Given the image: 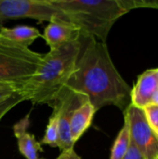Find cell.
I'll return each instance as SVG.
<instances>
[{"label": "cell", "instance_id": "obj_23", "mask_svg": "<svg viewBox=\"0 0 158 159\" xmlns=\"http://www.w3.org/2000/svg\"><path fill=\"white\" fill-rule=\"evenodd\" d=\"M156 159H158V157H156Z\"/></svg>", "mask_w": 158, "mask_h": 159}, {"label": "cell", "instance_id": "obj_20", "mask_svg": "<svg viewBox=\"0 0 158 159\" xmlns=\"http://www.w3.org/2000/svg\"><path fill=\"white\" fill-rule=\"evenodd\" d=\"M57 159H82L74 151V149L68 150L65 152H61Z\"/></svg>", "mask_w": 158, "mask_h": 159}, {"label": "cell", "instance_id": "obj_18", "mask_svg": "<svg viewBox=\"0 0 158 159\" xmlns=\"http://www.w3.org/2000/svg\"><path fill=\"white\" fill-rule=\"evenodd\" d=\"M20 91V87L14 84L0 83V103Z\"/></svg>", "mask_w": 158, "mask_h": 159}, {"label": "cell", "instance_id": "obj_22", "mask_svg": "<svg viewBox=\"0 0 158 159\" xmlns=\"http://www.w3.org/2000/svg\"><path fill=\"white\" fill-rule=\"evenodd\" d=\"M155 73H156V79H157V81H158V68L155 69Z\"/></svg>", "mask_w": 158, "mask_h": 159}, {"label": "cell", "instance_id": "obj_12", "mask_svg": "<svg viewBox=\"0 0 158 159\" xmlns=\"http://www.w3.org/2000/svg\"><path fill=\"white\" fill-rule=\"evenodd\" d=\"M0 37L29 48L35 39L42 37V34L38 29L32 26L20 25L13 28L2 26L0 27Z\"/></svg>", "mask_w": 158, "mask_h": 159}, {"label": "cell", "instance_id": "obj_15", "mask_svg": "<svg viewBox=\"0 0 158 159\" xmlns=\"http://www.w3.org/2000/svg\"><path fill=\"white\" fill-rule=\"evenodd\" d=\"M121 2L128 13L135 8L158 9V0H121Z\"/></svg>", "mask_w": 158, "mask_h": 159}, {"label": "cell", "instance_id": "obj_8", "mask_svg": "<svg viewBox=\"0 0 158 159\" xmlns=\"http://www.w3.org/2000/svg\"><path fill=\"white\" fill-rule=\"evenodd\" d=\"M158 89V81L155 69L143 72L131 89L130 103L140 109H143L151 104L152 99Z\"/></svg>", "mask_w": 158, "mask_h": 159}, {"label": "cell", "instance_id": "obj_1", "mask_svg": "<svg viewBox=\"0 0 158 159\" xmlns=\"http://www.w3.org/2000/svg\"><path fill=\"white\" fill-rule=\"evenodd\" d=\"M80 42L75 70L65 87L85 95L97 111L113 105L124 113L130 104L131 88L115 66L106 43L82 32Z\"/></svg>", "mask_w": 158, "mask_h": 159}, {"label": "cell", "instance_id": "obj_7", "mask_svg": "<svg viewBox=\"0 0 158 159\" xmlns=\"http://www.w3.org/2000/svg\"><path fill=\"white\" fill-rule=\"evenodd\" d=\"M88 99L78 92L64 87L56 99L48 105L51 108H56L59 113V142L58 147L61 152H65L74 149V144L72 142L70 135V122L74 111L84 102ZM89 101V100H88Z\"/></svg>", "mask_w": 158, "mask_h": 159}, {"label": "cell", "instance_id": "obj_2", "mask_svg": "<svg viewBox=\"0 0 158 159\" xmlns=\"http://www.w3.org/2000/svg\"><path fill=\"white\" fill-rule=\"evenodd\" d=\"M80 51L79 37L44 54L42 65L36 74L20 88L26 101L34 104L49 105L74 72Z\"/></svg>", "mask_w": 158, "mask_h": 159}, {"label": "cell", "instance_id": "obj_5", "mask_svg": "<svg viewBox=\"0 0 158 159\" xmlns=\"http://www.w3.org/2000/svg\"><path fill=\"white\" fill-rule=\"evenodd\" d=\"M15 19H34L39 23L55 20L70 22L65 13L49 0H0V27L5 20Z\"/></svg>", "mask_w": 158, "mask_h": 159}, {"label": "cell", "instance_id": "obj_14", "mask_svg": "<svg viewBox=\"0 0 158 159\" xmlns=\"http://www.w3.org/2000/svg\"><path fill=\"white\" fill-rule=\"evenodd\" d=\"M53 112L49 117L45 135L41 140V144H47L50 147H58L59 142V113L56 108H52Z\"/></svg>", "mask_w": 158, "mask_h": 159}, {"label": "cell", "instance_id": "obj_6", "mask_svg": "<svg viewBox=\"0 0 158 159\" xmlns=\"http://www.w3.org/2000/svg\"><path fill=\"white\" fill-rule=\"evenodd\" d=\"M124 118L129 124L131 143L136 146L144 159H156L158 136L147 123L142 109L130 103L124 112Z\"/></svg>", "mask_w": 158, "mask_h": 159}, {"label": "cell", "instance_id": "obj_4", "mask_svg": "<svg viewBox=\"0 0 158 159\" xmlns=\"http://www.w3.org/2000/svg\"><path fill=\"white\" fill-rule=\"evenodd\" d=\"M44 54L0 37V83L20 87L31 79L43 62Z\"/></svg>", "mask_w": 158, "mask_h": 159}, {"label": "cell", "instance_id": "obj_21", "mask_svg": "<svg viewBox=\"0 0 158 159\" xmlns=\"http://www.w3.org/2000/svg\"><path fill=\"white\" fill-rule=\"evenodd\" d=\"M151 104L158 105V89L156 90V92L155 93V95H154V97H153V99H152Z\"/></svg>", "mask_w": 158, "mask_h": 159}, {"label": "cell", "instance_id": "obj_3", "mask_svg": "<svg viewBox=\"0 0 158 159\" xmlns=\"http://www.w3.org/2000/svg\"><path fill=\"white\" fill-rule=\"evenodd\" d=\"M83 34L105 42L115 22L128 13L121 0H49Z\"/></svg>", "mask_w": 158, "mask_h": 159}, {"label": "cell", "instance_id": "obj_17", "mask_svg": "<svg viewBox=\"0 0 158 159\" xmlns=\"http://www.w3.org/2000/svg\"><path fill=\"white\" fill-rule=\"evenodd\" d=\"M147 123L158 136V105L150 104L142 109Z\"/></svg>", "mask_w": 158, "mask_h": 159}, {"label": "cell", "instance_id": "obj_13", "mask_svg": "<svg viewBox=\"0 0 158 159\" xmlns=\"http://www.w3.org/2000/svg\"><path fill=\"white\" fill-rule=\"evenodd\" d=\"M130 134L128 121L124 118V125L119 131L112 147L110 159H123L130 146Z\"/></svg>", "mask_w": 158, "mask_h": 159}, {"label": "cell", "instance_id": "obj_11", "mask_svg": "<svg viewBox=\"0 0 158 159\" xmlns=\"http://www.w3.org/2000/svg\"><path fill=\"white\" fill-rule=\"evenodd\" d=\"M96 112L97 110L88 100L81 103L74 111L70 122V135L74 144L90 127Z\"/></svg>", "mask_w": 158, "mask_h": 159}, {"label": "cell", "instance_id": "obj_24", "mask_svg": "<svg viewBox=\"0 0 158 159\" xmlns=\"http://www.w3.org/2000/svg\"><path fill=\"white\" fill-rule=\"evenodd\" d=\"M39 159H40V158H39Z\"/></svg>", "mask_w": 158, "mask_h": 159}, {"label": "cell", "instance_id": "obj_9", "mask_svg": "<svg viewBox=\"0 0 158 159\" xmlns=\"http://www.w3.org/2000/svg\"><path fill=\"white\" fill-rule=\"evenodd\" d=\"M80 35L81 31L75 25L63 20H55L47 24L42 37L52 49L68 42L78 40Z\"/></svg>", "mask_w": 158, "mask_h": 159}, {"label": "cell", "instance_id": "obj_10", "mask_svg": "<svg viewBox=\"0 0 158 159\" xmlns=\"http://www.w3.org/2000/svg\"><path fill=\"white\" fill-rule=\"evenodd\" d=\"M30 126V114L26 115L13 126L14 136L18 141L20 153L26 159H39V153L43 152L41 143L28 131Z\"/></svg>", "mask_w": 158, "mask_h": 159}, {"label": "cell", "instance_id": "obj_19", "mask_svg": "<svg viewBox=\"0 0 158 159\" xmlns=\"http://www.w3.org/2000/svg\"><path fill=\"white\" fill-rule=\"evenodd\" d=\"M123 159H144L141 152L136 148L133 143H130V146L128 150V153Z\"/></svg>", "mask_w": 158, "mask_h": 159}, {"label": "cell", "instance_id": "obj_16", "mask_svg": "<svg viewBox=\"0 0 158 159\" xmlns=\"http://www.w3.org/2000/svg\"><path fill=\"white\" fill-rule=\"evenodd\" d=\"M23 101H26V98L20 91H19V92L15 93L14 95H12L10 98H8L7 101L1 102L0 103V120L13 107H15L16 105H18L19 103H20Z\"/></svg>", "mask_w": 158, "mask_h": 159}]
</instances>
